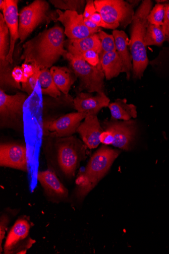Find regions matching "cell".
Wrapping results in <instances>:
<instances>
[{
    "label": "cell",
    "instance_id": "obj_1",
    "mask_svg": "<svg viewBox=\"0 0 169 254\" xmlns=\"http://www.w3.org/2000/svg\"><path fill=\"white\" fill-rule=\"evenodd\" d=\"M64 35L57 25L42 31L23 44L20 60L40 70L51 68L61 57L65 59L68 54L64 49Z\"/></svg>",
    "mask_w": 169,
    "mask_h": 254
},
{
    "label": "cell",
    "instance_id": "obj_2",
    "mask_svg": "<svg viewBox=\"0 0 169 254\" xmlns=\"http://www.w3.org/2000/svg\"><path fill=\"white\" fill-rule=\"evenodd\" d=\"M151 0H143L136 12L131 24L129 49L132 57L133 78L141 79L150 61L149 60L145 36L149 25L148 17L152 9Z\"/></svg>",
    "mask_w": 169,
    "mask_h": 254
},
{
    "label": "cell",
    "instance_id": "obj_3",
    "mask_svg": "<svg viewBox=\"0 0 169 254\" xmlns=\"http://www.w3.org/2000/svg\"><path fill=\"white\" fill-rule=\"evenodd\" d=\"M119 154V150L103 146L93 155L84 172L76 180L80 197L88 194L105 176Z\"/></svg>",
    "mask_w": 169,
    "mask_h": 254
},
{
    "label": "cell",
    "instance_id": "obj_4",
    "mask_svg": "<svg viewBox=\"0 0 169 254\" xmlns=\"http://www.w3.org/2000/svg\"><path fill=\"white\" fill-rule=\"evenodd\" d=\"M69 64V68L79 78V90L87 91L88 93L105 92V74L101 63L93 66L80 57L74 56L68 52L66 58Z\"/></svg>",
    "mask_w": 169,
    "mask_h": 254
},
{
    "label": "cell",
    "instance_id": "obj_5",
    "mask_svg": "<svg viewBox=\"0 0 169 254\" xmlns=\"http://www.w3.org/2000/svg\"><path fill=\"white\" fill-rule=\"evenodd\" d=\"M57 17L50 11V4L45 0H35L23 7L19 14L20 43L24 42L40 25L56 21Z\"/></svg>",
    "mask_w": 169,
    "mask_h": 254
},
{
    "label": "cell",
    "instance_id": "obj_6",
    "mask_svg": "<svg viewBox=\"0 0 169 254\" xmlns=\"http://www.w3.org/2000/svg\"><path fill=\"white\" fill-rule=\"evenodd\" d=\"M29 95L17 92L9 95L0 89V125L2 128L23 130L24 106Z\"/></svg>",
    "mask_w": 169,
    "mask_h": 254
},
{
    "label": "cell",
    "instance_id": "obj_7",
    "mask_svg": "<svg viewBox=\"0 0 169 254\" xmlns=\"http://www.w3.org/2000/svg\"><path fill=\"white\" fill-rule=\"evenodd\" d=\"M96 11L101 14L106 24L114 30L120 27L126 29L131 24L135 12L134 7L123 0H95Z\"/></svg>",
    "mask_w": 169,
    "mask_h": 254
},
{
    "label": "cell",
    "instance_id": "obj_8",
    "mask_svg": "<svg viewBox=\"0 0 169 254\" xmlns=\"http://www.w3.org/2000/svg\"><path fill=\"white\" fill-rule=\"evenodd\" d=\"M62 140L57 145L58 163L66 176L74 177L85 154V146L74 137L69 136Z\"/></svg>",
    "mask_w": 169,
    "mask_h": 254
},
{
    "label": "cell",
    "instance_id": "obj_9",
    "mask_svg": "<svg viewBox=\"0 0 169 254\" xmlns=\"http://www.w3.org/2000/svg\"><path fill=\"white\" fill-rule=\"evenodd\" d=\"M31 226L25 219H18L7 235L4 252L5 254H26L35 243L29 238Z\"/></svg>",
    "mask_w": 169,
    "mask_h": 254
},
{
    "label": "cell",
    "instance_id": "obj_10",
    "mask_svg": "<svg viewBox=\"0 0 169 254\" xmlns=\"http://www.w3.org/2000/svg\"><path fill=\"white\" fill-rule=\"evenodd\" d=\"M87 115L80 112L67 114L54 121L43 123L44 133L55 137H69L77 132L78 127Z\"/></svg>",
    "mask_w": 169,
    "mask_h": 254
},
{
    "label": "cell",
    "instance_id": "obj_11",
    "mask_svg": "<svg viewBox=\"0 0 169 254\" xmlns=\"http://www.w3.org/2000/svg\"><path fill=\"white\" fill-rule=\"evenodd\" d=\"M105 130L110 131L113 135L114 147L129 150L134 142L137 132L136 121L119 122L111 121L104 123Z\"/></svg>",
    "mask_w": 169,
    "mask_h": 254
},
{
    "label": "cell",
    "instance_id": "obj_12",
    "mask_svg": "<svg viewBox=\"0 0 169 254\" xmlns=\"http://www.w3.org/2000/svg\"><path fill=\"white\" fill-rule=\"evenodd\" d=\"M58 15L56 21H60L64 27V34L69 40L85 38L99 31L88 28L84 24L83 14L72 11L56 10Z\"/></svg>",
    "mask_w": 169,
    "mask_h": 254
},
{
    "label": "cell",
    "instance_id": "obj_13",
    "mask_svg": "<svg viewBox=\"0 0 169 254\" xmlns=\"http://www.w3.org/2000/svg\"><path fill=\"white\" fill-rule=\"evenodd\" d=\"M0 166L28 172L26 146L17 143L1 144L0 145Z\"/></svg>",
    "mask_w": 169,
    "mask_h": 254
},
{
    "label": "cell",
    "instance_id": "obj_14",
    "mask_svg": "<svg viewBox=\"0 0 169 254\" xmlns=\"http://www.w3.org/2000/svg\"><path fill=\"white\" fill-rule=\"evenodd\" d=\"M110 104V100L105 92L97 93L94 96L88 92H80L74 100L75 109L87 116H96L103 108L109 107Z\"/></svg>",
    "mask_w": 169,
    "mask_h": 254
},
{
    "label": "cell",
    "instance_id": "obj_15",
    "mask_svg": "<svg viewBox=\"0 0 169 254\" xmlns=\"http://www.w3.org/2000/svg\"><path fill=\"white\" fill-rule=\"evenodd\" d=\"M18 2L17 0H5V6L2 10L10 37V50L6 60L11 64L14 63L13 57L15 44L19 39Z\"/></svg>",
    "mask_w": 169,
    "mask_h": 254
},
{
    "label": "cell",
    "instance_id": "obj_16",
    "mask_svg": "<svg viewBox=\"0 0 169 254\" xmlns=\"http://www.w3.org/2000/svg\"><path fill=\"white\" fill-rule=\"evenodd\" d=\"M37 180L48 197L55 200H62L67 198L68 191L52 170L40 171Z\"/></svg>",
    "mask_w": 169,
    "mask_h": 254
},
{
    "label": "cell",
    "instance_id": "obj_17",
    "mask_svg": "<svg viewBox=\"0 0 169 254\" xmlns=\"http://www.w3.org/2000/svg\"><path fill=\"white\" fill-rule=\"evenodd\" d=\"M103 131L97 116L92 115L87 116L77 130L85 145L90 149L98 148L100 145Z\"/></svg>",
    "mask_w": 169,
    "mask_h": 254
},
{
    "label": "cell",
    "instance_id": "obj_18",
    "mask_svg": "<svg viewBox=\"0 0 169 254\" xmlns=\"http://www.w3.org/2000/svg\"><path fill=\"white\" fill-rule=\"evenodd\" d=\"M113 35L115 40L116 52L123 64V73H125L126 78L129 80L133 72L132 57L129 50L130 40L124 31L114 30Z\"/></svg>",
    "mask_w": 169,
    "mask_h": 254
},
{
    "label": "cell",
    "instance_id": "obj_19",
    "mask_svg": "<svg viewBox=\"0 0 169 254\" xmlns=\"http://www.w3.org/2000/svg\"><path fill=\"white\" fill-rule=\"evenodd\" d=\"M66 42L67 52L74 56H80L91 50L97 51L100 55L101 52V42L98 33L81 39H68Z\"/></svg>",
    "mask_w": 169,
    "mask_h": 254
},
{
    "label": "cell",
    "instance_id": "obj_20",
    "mask_svg": "<svg viewBox=\"0 0 169 254\" xmlns=\"http://www.w3.org/2000/svg\"><path fill=\"white\" fill-rule=\"evenodd\" d=\"M108 107L111 113V121H129L137 117V107L128 104L125 99H117L110 103Z\"/></svg>",
    "mask_w": 169,
    "mask_h": 254
},
{
    "label": "cell",
    "instance_id": "obj_21",
    "mask_svg": "<svg viewBox=\"0 0 169 254\" xmlns=\"http://www.w3.org/2000/svg\"><path fill=\"white\" fill-rule=\"evenodd\" d=\"M50 71L57 87L67 96L71 86L77 78L75 74L69 68L65 66H53Z\"/></svg>",
    "mask_w": 169,
    "mask_h": 254
},
{
    "label": "cell",
    "instance_id": "obj_22",
    "mask_svg": "<svg viewBox=\"0 0 169 254\" xmlns=\"http://www.w3.org/2000/svg\"><path fill=\"white\" fill-rule=\"evenodd\" d=\"M100 63L107 80L123 73L122 62L116 51L103 54L100 57Z\"/></svg>",
    "mask_w": 169,
    "mask_h": 254
},
{
    "label": "cell",
    "instance_id": "obj_23",
    "mask_svg": "<svg viewBox=\"0 0 169 254\" xmlns=\"http://www.w3.org/2000/svg\"><path fill=\"white\" fill-rule=\"evenodd\" d=\"M149 64L158 77L163 79L169 78V45L161 50L158 56L150 61Z\"/></svg>",
    "mask_w": 169,
    "mask_h": 254
},
{
    "label": "cell",
    "instance_id": "obj_24",
    "mask_svg": "<svg viewBox=\"0 0 169 254\" xmlns=\"http://www.w3.org/2000/svg\"><path fill=\"white\" fill-rule=\"evenodd\" d=\"M38 83L42 94L50 96L54 98H57L60 96V91L55 84L49 68L41 70Z\"/></svg>",
    "mask_w": 169,
    "mask_h": 254
},
{
    "label": "cell",
    "instance_id": "obj_25",
    "mask_svg": "<svg viewBox=\"0 0 169 254\" xmlns=\"http://www.w3.org/2000/svg\"><path fill=\"white\" fill-rule=\"evenodd\" d=\"M13 64L8 61L0 62V89L4 91H14L21 89L20 84L17 83L13 78L12 72Z\"/></svg>",
    "mask_w": 169,
    "mask_h": 254
},
{
    "label": "cell",
    "instance_id": "obj_26",
    "mask_svg": "<svg viewBox=\"0 0 169 254\" xmlns=\"http://www.w3.org/2000/svg\"><path fill=\"white\" fill-rule=\"evenodd\" d=\"M10 46V37L3 14L0 13V62L6 61Z\"/></svg>",
    "mask_w": 169,
    "mask_h": 254
},
{
    "label": "cell",
    "instance_id": "obj_27",
    "mask_svg": "<svg viewBox=\"0 0 169 254\" xmlns=\"http://www.w3.org/2000/svg\"><path fill=\"white\" fill-rule=\"evenodd\" d=\"M166 41V37L162 27L149 25L145 36L146 47L157 46L161 47Z\"/></svg>",
    "mask_w": 169,
    "mask_h": 254
},
{
    "label": "cell",
    "instance_id": "obj_28",
    "mask_svg": "<svg viewBox=\"0 0 169 254\" xmlns=\"http://www.w3.org/2000/svg\"><path fill=\"white\" fill-rule=\"evenodd\" d=\"M51 3L59 10L72 11L83 14L86 5L85 0H50Z\"/></svg>",
    "mask_w": 169,
    "mask_h": 254
},
{
    "label": "cell",
    "instance_id": "obj_29",
    "mask_svg": "<svg viewBox=\"0 0 169 254\" xmlns=\"http://www.w3.org/2000/svg\"><path fill=\"white\" fill-rule=\"evenodd\" d=\"M165 3H158L151 10L148 20L150 25L162 27L165 16Z\"/></svg>",
    "mask_w": 169,
    "mask_h": 254
},
{
    "label": "cell",
    "instance_id": "obj_30",
    "mask_svg": "<svg viewBox=\"0 0 169 254\" xmlns=\"http://www.w3.org/2000/svg\"><path fill=\"white\" fill-rule=\"evenodd\" d=\"M98 34L101 42L100 57L105 53L116 51L115 40L113 34H108L102 30Z\"/></svg>",
    "mask_w": 169,
    "mask_h": 254
},
{
    "label": "cell",
    "instance_id": "obj_31",
    "mask_svg": "<svg viewBox=\"0 0 169 254\" xmlns=\"http://www.w3.org/2000/svg\"><path fill=\"white\" fill-rule=\"evenodd\" d=\"M35 68V74L28 79L26 83L21 84V90L26 92L29 96H31L35 91L38 84L40 69L37 66L33 65Z\"/></svg>",
    "mask_w": 169,
    "mask_h": 254
},
{
    "label": "cell",
    "instance_id": "obj_32",
    "mask_svg": "<svg viewBox=\"0 0 169 254\" xmlns=\"http://www.w3.org/2000/svg\"><path fill=\"white\" fill-rule=\"evenodd\" d=\"M89 64L93 66H98L100 63V54L95 50L88 51L80 56Z\"/></svg>",
    "mask_w": 169,
    "mask_h": 254
},
{
    "label": "cell",
    "instance_id": "obj_33",
    "mask_svg": "<svg viewBox=\"0 0 169 254\" xmlns=\"http://www.w3.org/2000/svg\"><path fill=\"white\" fill-rule=\"evenodd\" d=\"M12 75L14 81L18 84L26 83L28 80L24 74L21 66H14L12 72Z\"/></svg>",
    "mask_w": 169,
    "mask_h": 254
},
{
    "label": "cell",
    "instance_id": "obj_34",
    "mask_svg": "<svg viewBox=\"0 0 169 254\" xmlns=\"http://www.w3.org/2000/svg\"><path fill=\"white\" fill-rule=\"evenodd\" d=\"M9 222V218L6 215H3L1 217L0 221V246H1V253L2 252V248L3 240L5 237L6 230Z\"/></svg>",
    "mask_w": 169,
    "mask_h": 254
},
{
    "label": "cell",
    "instance_id": "obj_35",
    "mask_svg": "<svg viewBox=\"0 0 169 254\" xmlns=\"http://www.w3.org/2000/svg\"><path fill=\"white\" fill-rule=\"evenodd\" d=\"M165 16L162 26L165 35L166 41L169 43V2L165 3Z\"/></svg>",
    "mask_w": 169,
    "mask_h": 254
},
{
    "label": "cell",
    "instance_id": "obj_36",
    "mask_svg": "<svg viewBox=\"0 0 169 254\" xmlns=\"http://www.w3.org/2000/svg\"><path fill=\"white\" fill-rule=\"evenodd\" d=\"M90 18L99 28L102 27L104 28L112 29L114 30V29L112 26L106 24V23L104 21L101 14L99 12H96L95 13L93 14Z\"/></svg>",
    "mask_w": 169,
    "mask_h": 254
},
{
    "label": "cell",
    "instance_id": "obj_37",
    "mask_svg": "<svg viewBox=\"0 0 169 254\" xmlns=\"http://www.w3.org/2000/svg\"><path fill=\"white\" fill-rule=\"evenodd\" d=\"M96 12H97V11H96L94 5V1H93V0H87L83 14L84 19L90 18V17Z\"/></svg>",
    "mask_w": 169,
    "mask_h": 254
},
{
    "label": "cell",
    "instance_id": "obj_38",
    "mask_svg": "<svg viewBox=\"0 0 169 254\" xmlns=\"http://www.w3.org/2000/svg\"><path fill=\"white\" fill-rule=\"evenodd\" d=\"M21 67L26 77L28 79L33 76L35 72L34 66L31 64L23 63L21 65Z\"/></svg>",
    "mask_w": 169,
    "mask_h": 254
},
{
    "label": "cell",
    "instance_id": "obj_39",
    "mask_svg": "<svg viewBox=\"0 0 169 254\" xmlns=\"http://www.w3.org/2000/svg\"><path fill=\"white\" fill-rule=\"evenodd\" d=\"M84 24L90 30L100 31L101 29L90 18L84 19Z\"/></svg>",
    "mask_w": 169,
    "mask_h": 254
},
{
    "label": "cell",
    "instance_id": "obj_40",
    "mask_svg": "<svg viewBox=\"0 0 169 254\" xmlns=\"http://www.w3.org/2000/svg\"><path fill=\"white\" fill-rule=\"evenodd\" d=\"M128 2L134 7L138 4L140 1H128Z\"/></svg>",
    "mask_w": 169,
    "mask_h": 254
},
{
    "label": "cell",
    "instance_id": "obj_41",
    "mask_svg": "<svg viewBox=\"0 0 169 254\" xmlns=\"http://www.w3.org/2000/svg\"><path fill=\"white\" fill-rule=\"evenodd\" d=\"M5 4V0H1L0 1V9L3 10Z\"/></svg>",
    "mask_w": 169,
    "mask_h": 254
}]
</instances>
